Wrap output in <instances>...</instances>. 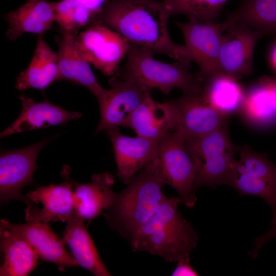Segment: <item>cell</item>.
<instances>
[{
    "label": "cell",
    "mask_w": 276,
    "mask_h": 276,
    "mask_svg": "<svg viewBox=\"0 0 276 276\" xmlns=\"http://www.w3.org/2000/svg\"><path fill=\"white\" fill-rule=\"evenodd\" d=\"M49 139L14 150H2L0 156V199L3 203L12 200L28 201L21 191L33 182L37 168L36 160L40 150Z\"/></svg>",
    "instance_id": "cell-12"
},
{
    "label": "cell",
    "mask_w": 276,
    "mask_h": 276,
    "mask_svg": "<svg viewBox=\"0 0 276 276\" xmlns=\"http://www.w3.org/2000/svg\"><path fill=\"white\" fill-rule=\"evenodd\" d=\"M268 79L270 87L273 106L276 113V76L273 77H268Z\"/></svg>",
    "instance_id": "cell-33"
},
{
    "label": "cell",
    "mask_w": 276,
    "mask_h": 276,
    "mask_svg": "<svg viewBox=\"0 0 276 276\" xmlns=\"http://www.w3.org/2000/svg\"><path fill=\"white\" fill-rule=\"evenodd\" d=\"M0 225V246L4 254L0 275H28L37 266L38 256L22 235L1 223Z\"/></svg>",
    "instance_id": "cell-22"
},
{
    "label": "cell",
    "mask_w": 276,
    "mask_h": 276,
    "mask_svg": "<svg viewBox=\"0 0 276 276\" xmlns=\"http://www.w3.org/2000/svg\"><path fill=\"white\" fill-rule=\"evenodd\" d=\"M229 17L263 35L276 34V0H244Z\"/></svg>",
    "instance_id": "cell-27"
},
{
    "label": "cell",
    "mask_w": 276,
    "mask_h": 276,
    "mask_svg": "<svg viewBox=\"0 0 276 276\" xmlns=\"http://www.w3.org/2000/svg\"><path fill=\"white\" fill-rule=\"evenodd\" d=\"M85 220L75 214L66 222L63 240L68 245L79 266L96 276H110L93 240L84 224Z\"/></svg>",
    "instance_id": "cell-23"
},
{
    "label": "cell",
    "mask_w": 276,
    "mask_h": 276,
    "mask_svg": "<svg viewBox=\"0 0 276 276\" xmlns=\"http://www.w3.org/2000/svg\"><path fill=\"white\" fill-rule=\"evenodd\" d=\"M84 6L95 16L102 10L106 0H76ZM95 18V17H94Z\"/></svg>",
    "instance_id": "cell-32"
},
{
    "label": "cell",
    "mask_w": 276,
    "mask_h": 276,
    "mask_svg": "<svg viewBox=\"0 0 276 276\" xmlns=\"http://www.w3.org/2000/svg\"><path fill=\"white\" fill-rule=\"evenodd\" d=\"M0 223L22 235L33 248L39 259L57 265L60 270L79 266L72 254L67 252L63 239L52 229L49 223L32 220L15 224L5 219Z\"/></svg>",
    "instance_id": "cell-16"
},
{
    "label": "cell",
    "mask_w": 276,
    "mask_h": 276,
    "mask_svg": "<svg viewBox=\"0 0 276 276\" xmlns=\"http://www.w3.org/2000/svg\"><path fill=\"white\" fill-rule=\"evenodd\" d=\"M175 114L177 129L188 137H199L218 129L228 116L209 104L199 94H183L168 100Z\"/></svg>",
    "instance_id": "cell-14"
},
{
    "label": "cell",
    "mask_w": 276,
    "mask_h": 276,
    "mask_svg": "<svg viewBox=\"0 0 276 276\" xmlns=\"http://www.w3.org/2000/svg\"><path fill=\"white\" fill-rule=\"evenodd\" d=\"M58 54L38 35L33 56L29 66L17 76L15 87L19 90L30 88L43 90L58 80Z\"/></svg>",
    "instance_id": "cell-24"
},
{
    "label": "cell",
    "mask_w": 276,
    "mask_h": 276,
    "mask_svg": "<svg viewBox=\"0 0 276 276\" xmlns=\"http://www.w3.org/2000/svg\"><path fill=\"white\" fill-rule=\"evenodd\" d=\"M53 3L55 22L62 32L77 33L94 19L93 14L76 0H61Z\"/></svg>",
    "instance_id": "cell-29"
},
{
    "label": "cell",
    "mask_w": 276,
    "mask_h": 276,
    "mask_svg": "<svg viewBox=\"0 0 276 276\" xmlns=\"http://www.w3.org/2000/svg\"><path fill=\"white\" fill-rule=\"evenodd\" d=\"M240 110L245 120L257 128L267 130L276 127V113L268 77L262 78L245 94Z\"/></svg>",
    "instance_id": "cell-25"
},
{
    "label": "cell",
    "mask_w": 276,
    "mask_h": 276,
    "mask_svg": "<svg viewBox=\"0 0 276 276\" xmlns=\"http://www.w3.org/2000/svg\"><path fill=\"white\" fill-rule=\"evenodd\" d=\"M186 148L197 167L194 189L225 185L240 147L231 141L228 120L217 130L199 137H188Z\"/></svg>",
    "instance_id": "cell-5"
},
{
    "label": "cell",
    "mask_w": 276,
    "mask_h": 276,
    "mask_svg": "<svg viewBox=\"0 0 276 276\" xmlns=\"http://www.w3.org/2000/svg\"><path fill=\"white\" fill-rule=\"evenodd\" d=\"M126 185L116 193L104 215L109 227L129 242L167 197L163 192L167 183L157 156Z\"/></svg>",
    "instance_id": "cell-2"
},
{
    "label": "cell",
    "mask_w": 276,
    "mask_h": 276,
    "mask_svg": "<svg viewBox=\"0 0 276 276\" xmlns=\"http://www.w3.org/2000/svg\"><path fill=\"white\" fill-rule=\"evenodd\" d=\"M275 238H276V224L272 225V228L266 233L254 238L255 246L249 252V255L252 258L255 259L261 248L267 242Z\"/></svg>",
    "instance_id": "cell-30"
},
{
    "label": "cell",
    "mask_w": 276,
    "mask_h": 276,
    "mask_svg": "<svg viewBox=\"0 0 276 276\" xmlns=\"http://www.w3.org/2000/svg\"><path fill=\"white\" fill-rule=\"evenodd\" d=\"M171 15L163 1L107 0L94 19L120 34L129 43L153 54L190 62L185 46L175 44L168 29Z\"/></svg>",
    "instance_id": "cell-1"
},
{
    "label": "cell",
    "mask_w": 276,
    "mask_h": 276,
    "mask_svg": "<svg viewBox=\"0 0 276 276\" xmlns=\"http://www.w3.org/2000/svg\"><path fill=\"white\" fill-rule=\"evenodd\" d=\"M186 135L180 130L170 132L159 140L157 157L167 185L174 188L188 208L197 201L194 183L196 163L185 145Z\"/></svg>",
    "instance_id": "cell-7"
},
{
    "label": "cell",
    "mask_w": 276,
    "mask_h": 276,
    "mask_svg": "<svg viewBox=\"0 0 276 276\" xmlns=\"http://www.w3.org/2000/svg\"><path fill=\"white\" fill-rule=\"evenodd\" d=\"M189 258L185 259L177 262L176 267L171 273L172 276H197L198 273L190 263Z\"/></svg>",
    "instance_id": "cell-31"
},
{
    "label": "cell",
    "mask_w": 276,
    "mask_h": 276,
    "mask_svg": "<svg viewBox=\"0 0 276 276\" xmlns=\"http://www.w3.org/2000/svg\"><path fill=\"white\" fill-rule=\"evenodd\" d=\"M270 62L273 68L276 71V43L272 48L270 56Z\"/></svg>",
    "instance_id": "cell-34"
},
{
    "label": "cell",
    "mask_w": 276,
    "mask_h": 276,
    "mask_svg": "<svg viewBox=\"0 0 276 276\" xmlns=\"http://www.w3.org/2000/svg\"><path fill=\"white\" fill-rule=\"evenodd\" d=\"M234 22L229 17L223 22L200 21L189 19L177 22L185 39V46L191 57L199 67L196 75L202 83L221 74L219 58L223 33Z\"/></svg>",
    "instance_id": "cell-8"
},
{
    "label": "cell",
    "mask_w": 276,
    "mask_h": 276,
    "mask_svg": "<svg viewBox=\"0 0 276 276\" xmlns=\"http://www.w3.org/2000/svg\"><path fill=\"white\" fill-rule=\"evenodd\" d=\"M110 87L98 100L100 120L96 133L125 127L132 112L150 96L151 90L117 74L109 80Z\"/></svg>",
    "instance_id": "cell-10"
},
{
    "label": "cell",
    "mask_w": 276,
    "mask_h": 276,
    "mask_svg": "<svg viewBox=\"0 0 276 276\" xmlns=\"http://www.w3.org/2000/svg\"><path fill=\"white\" fill-rule=\"evenodd\" d=\"M114 177L108 172L92 175L91 181L80 183L73 180L75 213L90 221L103 215L111 205L116 193L112 189Z\"/></svg>",
    "instance_id": "cell-20"
},
{
    "label": "cell",
    "mask_w": 276,
    "mask_h": 276,
    "mask_svg": "<svg viewBox=\"0 0 276 276\" xmlns=\"http://www.w3.org/2000/svg\"><path fill=\"white\" fill-rule=\"evenodd\" d=\"M228 0H163L171 15L183 14L189 19L214 21Z\"/></svg>",
    "instance_id": "cell-28"
},
{
    "label": "cell",
    "mask_w": 276,
    "mask_h": 276,
    "mask_svg": "<svg viewBox=\"0 0 276 276\" xmlns=\"http://www.w3.org/2000/svg\"><path fill=\"white\" fill-rule=\"evenodd\" d=\"M153 55L146 49L129 43L126 62L116 74L150 90L158 89L165 95L173 88L180 89L183 94L202 93L201 83L196 74L190 72V62L177 60L168 63L153 58Z\"/></svg>",
    "instance_id": "cell-4"
},
{
    "label": "cell",
    "mask_w": 276,
    "mask_h": 276,
    "mask_svg": "<svg viewBox=\"0 0 276 276\" xmlns=\"http://www.w3.org/2000/svg\"><path fill=\"white\" fill-rule=\"evenodd\" d=\"M202 86L205 101L220 112L228 116L240 109L245 93L237 80L218 74L203 81Z\"/></svg>",
    "instance_id": "cell-26"
},
{
    "label": "cell",
    "mask_w": 276,
    "mask_h": 276,
    "mask_svg": "<svg viewBox=\"0 0 276 276\" xmlns=\"http://www.w3.org/2000/svg\"><path fill=\"white\" fill-rule=\"evenodd\" d=\"M19 99L22 106L21 112L14 122L1 133V138L26 131L63 124L82 116L80 112L66 110L47 100L36 102L22 94Z\"/></svg>",
    "instance_id": "cell-18"
},
{
    "label": "cell",
    "mask_w": 276,
    "mask_h": 276,
    "mask_svg": "<svg viewBox=\"0 0 276 276\" xmlns=\"http://www.w3.org/2000/svg\"><path fill=\"white\" fill-rule=\"evenodd\" d=\"M239 152L225 185L240 196L254 195L266 201L272 212V226L276 224V165L266 153L256 152L247 145Z\"/></svg>",
    "instance_id": "cell-6"
},
{
    "label": "cell",
    "mask_w": 276,
    "mask_h": 276,
    "mask_svg": "<svg viewBox=\"0 0 276 276\" xmlns=\"http://www.w3.org/2000/svg\"><path fill=\"white\" fill-rule=\"evenodd\" d=\"M180 203L178 196L165 198L129 242L133 251H145L169 262L190 258L198 237L191 222L179 212Z\"/></svg>",
    "instance_id": "cell-3"
},
{
    "label": "cell",
    "mask_w": 276,
    "mask_h": 276,
    "mask_svg": "<svg viewBox=\"0 0 276 276\" xmlns=\"http://www.w3.org/2000/svg\"><path fill=\"white\" fill-rule=\"evenodd\" d=\"M64 182L58 185L40 186L26 195V221H67L75 213L73 180L68 168L63 171Z\"/></svg>",
    "instance_id": "cell-13"
},
{
    "label": "cell",
    "mask_w": 276,
    "mask_h": 276,
    "mask_svg": "<svg viewBox=\"0 0 276 276\" xmlns=\"http://www.w3.org/2000/svg\"><path fill=\"white\" fill-rule=\"evenodd\" d=\"M263 35L241 22L229 26L222 36L219 58L220 74L236 80L250 75L255 47Z\"/></svg>",
    "instance_id": "cell-11"
},
{
    "label": "cell",
    "mask_w": 276,
    "mask_h": 276,
    "mask_svg": "<svg viewBox=\"0 0 276 276\" xmlns=\"http://www.w3.org/2000/svg\"><path fill=\"white\" fill-rule=\"evenodd\" d=\"M77 33L62 32L57 39L58 47V80H65L87 88L98 100L105 89L98 82L90 64L76 43Z\"/></svg>",
    "instance_id": "cell-17"
},
{
    "label": "cell",
    "mask_w": 276,
    "mask_h": 276,
    "mask_svg": "<svg viewBox=\"0 0 276 276\" xmlns=\"http://www.w3.org/2000/svg\"><path fill=\"white\" fill-rule=\"evenodd\" d=\"M76 43L90 64L111 77L117 73L129 48V42L120 34L96 21L77 35Z\"/></svg>",
    "instance_id": "cell-9"
},
{
    "label": "cell",
    "mask_w": 276,
    "mask_h": 276,
    "mask_svg": "<svg viewBox=\"0 0 276 276\" xmlns=\"http://www.w3.org/2000/svg\"><path fill=\"white\" fill-rule=\"evenodd\" d=\"M125 127L136 135L155 140L177 129L175 114L169 101L159 103L151 95L132 112Z\"/></svg>",
    "instance_id": "cell-19"
},
{
    "label": "cell",
    "mask_w": 276,
    "mask_h": 276,
    "mask_svg": "<svg viewBox=\"0 0 276 276\" xmlns=\"http://www.w3.org/2000/svg\"><path fill=\"white\" fill-rule=\"evenodd\" d=\"M110 140L119 179L127 185L157 156L159 140L124 135L119 127L107 130Z\"/></svg>",
    "instance_id": "cell-15"
},
{
    "label": "cell",
    "mask_w": 276,
    "mask_h": 276,
    "mask_svg": "<svg viewBox=\"0 0 276 276\" xmlns=\"http://www.w3.org/2000/svg\"><path fill=\"white\" fill-rule=\"evenodd\" d=\"M7 38L12 41L26 33L42 35L55 22L53 3L46 0H28L17 9L5 15Z\"/></svg>",
    "instance_id": "cell-21"
}]
</instances>
